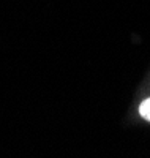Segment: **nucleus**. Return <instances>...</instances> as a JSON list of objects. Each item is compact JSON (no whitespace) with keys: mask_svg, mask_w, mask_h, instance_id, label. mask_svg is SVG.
Instances as JSON below:
<instances>
[{"mask_svg":"<svg viewBox=\"0 0 150 158\" xmlns=\"http://www.w3.org/2000/svg\"><path fill=\"white\" fill-rule=\"evenodd\" d=\"M139 112H141V115L145 118V120L150 122V98L142 101V104L139 106Z\"/></svg>","mask_w":150,"mask_h":158,"instance_id":"1","label":"nucleus"}]
</instances>
